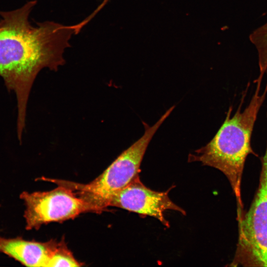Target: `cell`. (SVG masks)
<instances>
[{
  "label": "cell",
  "mask_w": 267,
  "mask_h": 267,
  "mask_svg": "<svg viewBox=\"0 0 267 267\" xmlns=\"http://www.w3.org/2000/svg\"><path fill=\"white\" fill-rule=\"evenodd\" d=\"M249 39L258 53L260 70L258 77L263 79L267 69V22L255 30Z\"/></svg>",
  "instance_id": "cell-8"
},
{
  "label": "cell",
  "mask_w": 267,
  "mask_h": 267,
  "mask_svg": "<svg viewBox=\"0 0 267 267\" xmlns=\"http://www.w3.org/2000/svg\"><path fill=\"white\" fill-rule=\"evenodd\" d=\"M31 0L15 9L0 10V77L17 102V133L22 140L27 105L33 83L41 70L57 71L64 65L70 40L80 31L77 24L46 20L31 24L29 16L37 3Z\"/></svg>",
  "instance_id": "cell-1"
},
{
  "label": "cell",
  "mask_w": 267,
  "mask_h": 267,
  "mask_svg": "<svg viewBox=\"0 0 267 267\" xmlns=\"http://www.w3.org/2000/svg\"><path fill=\"white\" fill-rule=\"evenodd\" d=\"M96 0L97 2H99L100 3V4L99 5L97 9H95L94 12L93 13L94 15L97 13V12L99 10H100V9L106 3V2L109 1V0Z\"/></svg>",
  "instance_id": "cell-10"
},
{
  "label": "cell",
  "mask_w": 267,
  "mask_h": 267,
  "mask_svg": "<svg viewBox=\"0 0 267 267\" xmlns=\"http://www.w3.org/2000/svg\"><path fill=\"white\" fill-rule=\"evenodd\" d=\"M262 80L257 79L256 91L249 104L241 111L243 94L235 113L231 117L230 106L226 118L212 139L188 156L189 161H198L216 168L228 180L236 198L238 215L243 208L241 182L247 156L256 155L251 146V137L257 116L267 94V84L260 93Z\"/></svg>",
  "instance_id": "cell-2"
},
{
  "label": "cell",
  "mask_w": 267,
  "mask_h": 267,
  "mask_svg": "<svg viewBox=\"0 0 267 267\" xmlns=\"http://www.w3.org/2000/svg\"><path fill=\"white\" fill-rule=\"evenodd\" d=\"M266 72H267V70H266Z\"/></svg>",
  "instance_id": "cell-11"
},
{
  "label": "cell",
  "mask_w": 267,
  "mask_h": 267,
  "mask_svg": "<svg viewBox=\"0 0 267 267\" xmlns=\"http://www.w3.org/2000/svg\"><path fill=\"white\" fill-rule=\"evenodd\" d=\"M259 184L248 211L238 217L239 235L231 266L267 267V157H262Z\"/></svg>",
  "instance_id": "cell-4"
},
{
  "label": "cell",
  "mask_w": 267,
  "mask_h": 267,
  "mask_svg": "<svg viewBox=\"0 0 267 267\" xmlns=\"http://www.w3.org/2000/svg\"><path fill=\"white\" fill-rule=\"evenodd\" d=\"M48 191L22 192L26 228L38 229L51 222H61L74 219L82 213L95 212L92 207L70 188L58 184Z\"/></svg>",
  "instance_id": "cell-5"
},
{
  "label": "cell",
  "mask_w": 267,
  "mask_h": 267,
  "mask_svg": "<svg viewBox=\"0 0 267 267\" xmlns=\"http://www.w3.org/2000/svg\"><path fill=\"white\" fill-rule=\"evenodd\" d=\"M109 206L154 217L166 227L169 226V223L164 217L166 211L174 210L185 215L184 210L170 199L168 191L150 189L141 182L138 176L112 197Z\"/></svg>",
  "instance_id": "cell-6"
},
{
  "label": "cell",
  "mask_w": 267,
  "mask_h": 267,
  "mask_svg": "<svg viewBox=\"0 0 267 267\" xmlns=\"http://www.w3.org/2000/svg\"><path fill=\"white\" fill-rule=\"evenodd\" d=\"M174 108L172 106L169 108L152 126L142 121L143 134L91 182L81 184L57 179H53V181L72 189L89 203L95 213L105 211L109 207L112 197L138 176L141 162L151 140Z\"/></svg>",
  "instance_id": "cell-3"
},
{
  "label": "cell",
  "mask_w": 267,
  "mask_h": 267,
  "mask_svg": "<svg viewBox=\"0 0 267 267\" xmlns=\"http://www.w3.org/2000/svg\"><path fill=\"white\" fill-rule=\"evenodd\" d=\"M82 265L74 257L64 242H57L49 262L48 267H80Z\"/></svg>",
  "instance_id": "cell-9"
},
{
  "label": "cell",
  "mask_w": 267,
  "mask_h": 267,
  "mask_svg": "<svg viewBox=\"0 0 267 267\" xmlns=\"http://www.w3.org/2000/svg\"><path fill=\"white\" fill-rule=\"evenodd\" d=\"M57 243L53 240L40 242L0 235V252L26 266L48 267Z\"/></svg>",
  "instance_id": "cell-7"
}]
</instances>
